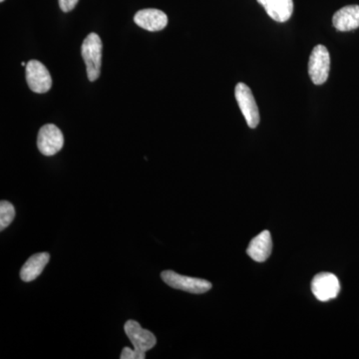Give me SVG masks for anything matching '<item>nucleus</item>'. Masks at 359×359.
I'll return each mask as SVG.
<instances>
[{
    "mask_svg": "<svg viewBox=\"0 0 359 359\" xmlns=\"http://www.w3.org/2000/svg\"><path fill=\"white\" fill-rule=\"evenodd\" d=\"M82 57L86 65L87 76L91 82L100 76L102 61V41L96 33H90L81 46Z\"/></svg>",
    "mask_w": 359,
    "mask_h": 359,
    "instance_id": "obj_1",
    "label": "nucleus"
},
{
    "mask_svg": "<svg viewBox=\"0 0 359 359\" xmlns=\"http://www.w3.org/2000/svg\"><path fill=\"white\" fill-rule=\"evenodd\" d=\"M161 278L169 287L191 292V294H205L212 289V283L208 280L179 275L173 271H163L161 273Z\"/></svg>",
    "mask_w": 359,
    "mask_h": 359,
    "instance_id": "obj_2",
    "label": "nucleus"
},
{
    "mask_svg": "<svg viewBox=\"0 0 359 359\" xmlns=\"http://www.w3.org/2000/svg\"><path fill=\"white\" fill-rule=\"evenodd\" d=\"M330 70V56L327 47L316 45L309 61V74L316 85L327 82Z\"/></svg>",
    "mask_w": 359,
    "mask_h": 359,
    "instance_id": "obj_3",
    "label": "nucleus"
},
{
    "mask_svg": "<svg viewBox=\"0 0 359 359\" xmlns=\"http://www.w3.org/2000/svg\"><path fill=\"white\" fill-rule=\"evenodd\" d=\"M235 95L248 126L252 129L257 128L261 118H259V108L252 95V90L245 83H238L235 89Z\"/></svg>",
    "mask_w": 359,
    "mask_h": 359,
    "instance_id": "obj_4",
    "label": "nucleus"
},
{
    "mask_svg": "<svg viewBox=\"0 0 359 359\" xmlns=\"http://www.w3.org/2000/svg\"><path fill=\"white\" fill-rule=\"evenodd\" d=\"M26 67V81L35 93H46L52 87V78L48 69L37 60H30Z\"/></svg>",
    "mask_w": 359,
    "mask_h": 359,
    "instance_id": "obj_5",
    "label": "nucleus"
},
{
    "mask_svg": "<svg viewBox=\"0 0 359 359\" xmlns=\"http://www.w3.org/2000/svg\"><path fill=\"white\" fill-rule=\"evenodd\" d=\"M65 145L62 132L54 124H47L39 130L37 146L44 156L57 154Z\"/></svg>",
    "mask_w": 359,
    "mask_h": 359,
    "instance_id": "obj_6",
    "label": "nucleus"
},
{
    "mask_svg": "<svg viewBox=\"0 0 359 359\" xmlns=\"http://www.w3.org/2000/svg\"><path fill=\"white\" fill-rule=\"evenodd\" d=\"M311 290L316 299L328 302L334 299L340 292L339 278L334 273H321L314 276L311 282Z\"/></svg>",
    "mask_w": 359,
    "mask_h": 359,
    "instance_id": "obj_7",
    "label": "nucleus"
},
{
    "mask_svg": "<svg viewBox=\"0 0 359 359\" xmlns=\"http://www.w3.org/2000/svg\"><path fill=\"white\" fill-rule=\"evenodd\" d=\"M125 332L133 344L134 348L142 353H146L157 344V339L152 332L144 330L140 323L135 320H128L124 325Z\"/></svg>",
    "mask_w": 359,
    "mask_h": 359,
    "instance_id": "obj_8",
    "label": "nucleus"
},
{
    "mask_svg": "<svg viewBox=\"0 0 359 359\" xmlns=\"http://www.w3.org/2000/svg\"><path fill=\"white\" fill-rule=\"evenodd\" d=\"M134 21L137 25L148 32H156L164 29L168 25L166 13L159 9H142L134 16Z\"/></svg>",
    "mask_w": 359,
    "mask_h": 359,
    "instance_id": "obj_9",
    "label": "nucleus"
},
{
    "mask_svg": "<svg viewBox=\"0 0 359 359\" xmlns=\"http://www.w3.org/2000/svg\"><path fill=\"white\" fill-rule=\"evenodd\" d=\"M271 250H273V241H271V233L269 231H264L250 241L247 254L250 259L257 263H263L271 256Z\"/></svg>",
    "mask_w": 359,
    "mask_h": 359,
    "instance_id": "obj_10",
    "label": "nucleus"
},
{
    "mask_svg": "<svg viewBox=\"0 0 359 359\" xmlns=\"http://www.w3.org/2000/svg\"><path fill=\"white\" fill-rule=\"evenodd\" d=\"M264 7L271 20L276 22H285L294 13L292 0H257Z\"/></svg>",
    "mask_w": 359,
    "mask_h": 359,
    "instance_id": "obj_11",
    "label": "nucleus"
},
{
    "mask_svg": "<svg viewBox=\"0 0 359 359\" xmlns=\"http://www.w3.org/2000/svg\"><path fill=\"white\" fill-rule=\"evenodd\" d=\"M335 29L346 32L359 27V6H347L337 11L332 18Z\"/></svg>",
    "mask_w": 359,
    "mask_h": 359,
    "instance_id": "obj_12",
    "label": "nucleus"
},
{
    "mask_svg": "<svg viewBox=\"0 0 359 359\" xmlns=\"http://www.w3.org/2000/svg\"><path fill=\"white\" fill-rule=\"evenodd\" d=\"M49 259H50V255L48 252H39V254L33 255L26 261L25 266L21 269V280L25 283L36 280L41 275L46 264H48Z\"/></svg>",
    "mask_w": 359,
    "mask_h": 359,
    "instance_id": "obj_13",
    "label": "nucleus"
},
{
    "mask_svg": "<svg viewBox=\"0 0 359 359\" xmlns=\"http://www.w3.org/2000/svg\"><path fill=\"white\" fill-rule=\"evenodd\" d=\"M14 217H15V209L13 205L7 201H2L0 203V230L4 231L13 223Z\"/></svg>",
    "mask_w": 359,
    "mask_h": 359,
    "instance_id": "obj_14",
    "label": "nucleus"
},
{
    "mask_svg": "<svg viewBox=\"0 0 359 359\" xmlns=\"http://www.w3.org/2000/svg\"><path fill=\"white\" fill-rule=\"evenodd\" d=\"M121 359H144L146 358V353H139L136 349H131L129 347H124L122 351Z\"/></svg>",
    "mask_w": 359,
    "mask_h": 359,
    "instance_id": "obj_15",
    "label": "nucleus"
},
{
    "mask_svg": "<svg viewBox=\"0 0 359 359\" xmlns=\"http://www.w3.org/2000/svg\"><path fill=\"white\" fill-rule=\"evenodd\" d=\"M79 0H59V6L63 13H69L77 6Z\"/></svg>",
    "mask_w": 359,
    "mask_h": 359,
    "instance_id": "obj_16",
    "label": "nucleus"
},
{
    "mask_svg": "<svg viewBox=\"0 0 359 359\" xmlns=\"http://www.w3.org/2000/svg\"><path fill=\"white\" fill-rule=\"evenodd\" d=\"M21 65H22V66H26V65H26V63H25V62H22V63H21Z\"/></svg>",
    "mask_w": 359,
    "mask_h": 359,
    "instance_id": "obj_17",
    "label": "nucleus"
},
{
    "mask_svg": "<svg viewBox=\"0 0 359 359\" xmlns=\"http://www.w3.org/2000/svg\"><path fill=\"white\" fill-rule=\"evenodd\" d=\"M4 0H0V2H4Z\"/></svg>",
    "mask_w": 359,
    "mask_h": 359,
    "instance_id": "obj_18",
    "label": "nucleus"
}]
</instances>
